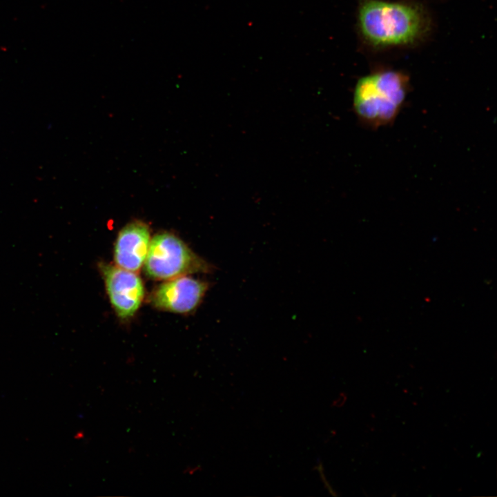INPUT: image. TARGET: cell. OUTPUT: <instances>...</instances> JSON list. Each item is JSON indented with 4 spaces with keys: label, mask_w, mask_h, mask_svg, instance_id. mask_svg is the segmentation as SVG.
Segmentation results:
<instances>
[{
    "label": "cell",
    "mask_w": 497,
    "mask_h": 497,
    "mask_svg": "<svg viewBox=\"0 0 497 497\" xmlns=\"http://www.w3.org/2000/svg\"><path fill=\"white\" fill-rule=\"evenodd\" d=\"M363 37L376 46L409 44L425 32L426 20L417 7L384 0H364L358 10Z\"/></svg>",
    "instance_id": "cell-1"
},
{
    "label": "cell",
    "mask_w": 497,
    "mask_h": 497,
    "mask_svg": "<svg viewBox=\"0 0 497 497\" xmlns=\"http://www.w3.org/2000/svg\"><path fill=\"white\" fill-rule=\"evenodd\" d=\"M408 77L385 70L360 77L354 88L353 110L366 127L376 129L391 125L401 111L409 93Z\"/></svg>",
    "instance_id": "cell-2"
},
{
    "label": "cell",
    "mask_w": 497,
    "mask_h": 497,
    "mask_svg": "<svg viewBox=\"0 0 497 497\" xmlns=\"http://www.w3.org/2000/svg\"><path fill=\"white\" fill-rule=\"evenodd\" d=\"M208 270V264L173 234L158 233L150 242L144 271L151 278L170 280Z\"/></svg>",
    "instance_id": "cell-3"
},
{
    "label": "cell",
    "mask_w": 497,
    "mask_h": 497,
    "mask_svg": "<svg viewBox=\"0 0 497 497\" xmlns=\"http://www.w3.org/2000/svg\"><path fill=\"white\" fill-rule=\"evenodd\" d=\"M110 302L121 318L132 317L139 309L144 295L142 280L135 272L118 266L101 264Z\"/></svg>",
    "instance_id": "cell-4"
},
{
    "label": "cell",
    "mask_w": 497,
    "mask_h": 497,
    "mask_svg": "<svg viewBox=\"0 0 497 497\" xmlns=\"http://www.w3.org/2000/svg\"><path fill=\"white\" fill-rule=\"evenodd\" d=\"M207 288L206 283L183 275L157 287L150 295V302L160 309L187 313L195 309Z\"/></svg>",
    "instance_id": "cell-5"
},
{
    "label": "cell",
    "mask_w": 497,
    "mask_h": 497,
    "mask_svg": "<svg viewBox=\"0 0 497 497\" xmlns=\"http://www.w3.org/2000/svg\"><path fill=\"white\" fill-rule=\"evenodd\" d=\"M148 226L142 221H134L119 233L115 247V260L117 266L136 272L145 262L150 244Z\"/></svg>",
    "instance_id": "cell-6"
},
{
    "label": "cell",
    "mask_w": 497,
    "mask_h": 497,
    "mask_svg": "<svg viewBox=\"0 0 497 497\" xmlns=\"http://www.w3.org/2000/svg\"><path fill=\"white\" fill-rule=\"evenodd\" d=\"M346 398L347 397L344 393H341L340 396L338 399H336L335 401L333 402V405L335 407L342 406L347 399Z\"/></svg>",
    "instance_id": "cell-7"
},
{
    "label": "cell",
    "mask_w": 497,
    "mask_h": 497,
    "mask_svg": "<svg viewBox=\"0 0 497 497\" xmlns=\"http://www.w3.org/2000/svg\"><path fill=\"white\" fill-rule=\"evenodd\" d=\"M200 469H201V468H200V466H199V465H195V466H194V467H193V466H189V467H188L185 469V471H186V472L187 474H190V475H193V474H194L195 472L198 471Z\"/></svg>",
    "instance_id": "cell-8"
}]
</instances>
